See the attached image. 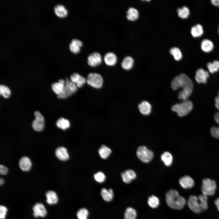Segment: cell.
Here are the masks:
<instances>
[{"label": "cell", "instance_id": "f6af8a7d", "mask_svg": "<svg viewBox=\"0 0 219 219\" xmlns=\"http://www.w3.org/2000/svg\"><path fill=\"white\" fill-rule=\"evenodd\" d=\"M215 107L219 111V91L218 92V96L215 98Z\"/></svg>", "mask_w": 219, "mask_h": 219}, {"label": "cell", "instance_id": "d590c367", "mask_svg": "<svg viewBox=\"0 0 219 219\" xmlns=\"http://www.w3.org/2000/svg\"><path fill=\"white\" fill-rule=\"evenodd\" d=\"M178 16L182 19L187 18L189 14V11L188 8L184 6L177 9Z\"/></svg>", "mask_w": 219, "mask_h": 219}, {"label": "cell", "instance_id": "8992f818", "mask_svg": "<svg viewBox=\"0 0 219 219\" xmlns=\"http://www.w3.org/2000/svg\"><path fill=\"white\" fill-rule=\"evenodd\" d=\"M137 155L138 158L142 162L148 163L153 158V152L148 149L146 147L141 146L139 147L137 151Z\"/></svg>", "mask_w": 219, "mask_h": 219}, {"label": "cell", "instance_id": "2e32d148", "mask_svg": "<svg viewBox=\"0 0 219 219\" xmlns=\"http://www.w3.org/2000/svg\"><path fill=\"white\" fill-rule=\"evenodd\" d=\"M104 61L107 65L112 66L115 65L117 61V57L116 54L112 52L106 53L104 56Z\"/></svg>", "mask_w": 219, "mask_h": 219}, {"label": "cell", "instance_id": "9c48e42d", "mask_svg": "<svg viewBox=\"0 0 219 219\" xmlns=\"http://www.w3.org/2000/svg\"><path fill=\"white\" fill-rule=\"evenodd\" d=\"M188 205L189 208L194 212L198 214L202 210L198 198L194 195H191L188 201Z\"/></svg>", "mask_w": 219, "mask_h": 219}, {"label": "cell", "instance_id": "4dcf8cb0", "mask_svg": "<svg viewBox=\"0 0 219 219\" xmlns=\"http://www.w3.org/2000/svg\"><path fill=\"white\" fill-rule=\"evenodd\" d=\"M193 89L187 88L182 89L178 93V98L183 101L187 100L188 98L191 94Z\"/></svg>", "mask_w": 219, "mask_h": 219}, {"label": "cell", "instance_id": "8d00e7d4", "mask_svg": "<svg viewBox=\"0 0 219 219\" xmlns=\"http://www.w3.org/2000/svg\"><path fill=\"white\" fill-rule=\"evenodd\" d=\"M170 52L176 61H179L182 59V54L180 50L178 48L176 47L172 48L170 49Z\"/></svg>", "mask_w": 219, "mask_h": 219}, {"label": "cell", "instance_id": "8fae6325", "mask_svg": "<svg viewBox=\"0 0 219 219\" xmlns=\"http://www.w3.org/2000/svg\"><path fill=\"white\" fill-rule=\"evenodd\" d=\"M33 214L36 218L44 217L47 215V211L44 205L41 203H35L33 207Z\"/></svg>", "mask_w": 219, "mask_h": 219}, {"label": "cell", "instance_id": "74e56055", "mask_svg": "<svg viewBox=\"0 0 219 219\" xmlns=\"http://www.w3.org/2000/svg\"><path fill=\"white\" fill-rule=\"evenodd\" d=\"M148 203L151 207L152 208H156L159 205V200L157 197L152 195L148 198Z\"/></svg>", "mask_w": 219, "mask_h": 219}, {"label": "cell", "instance_id": "603a6c76", "mask_svg": "<svg viewBox=\"0 0 219 219\" xmlns=\"http://www.w3.org/2000/svg\"><path fill=\"white\" fill-rule=\"evenodd\" d=\"M65 85V81L63 79L59 80L57 82L53 83L52 88L54 92L57 95L62 92Z\"/></svg>", "mask_w": 219, "mask_h": 219}, {"label": "cell", "instance_id": "1f68e13d", "mask_svg": "<svg viewBox=\"0 0 219 219\" xmlns=\"http://www.w3.org/2000/svg\"><path fill=\"white\" fill-rule=\"evenodd\" d=\"M56 125L59 128L65 130L70 127V123L67 119L63 118H60L57 121Z\"/></svg>", "mask_w": 219, "mask_h": 219}, {"label": "cell", "instance_id": "3957f363", "mask_svg": "<svg viewBox=\"0 0 219 219\" xmlns=\"http://www.w3.org/2000/svg\"><path fill=\"white\" fill-rule=\"evenodd\" d=\"M193 104L191 101L188 100L183 101L181 103L173 105L172 110L176 112L179 116H184L188 114L192 110Z\"/></svg>", "mask_w": 219, "mask_h": 219}, {"label": "cell", "instance_id": "681fc988", "mask_svg": "<svg viewBox=\"0 0 219 219\" xmlns=\"http://www.w3.org/2000/svg\"><path fill=\"white\" fill-rule=\"evenodd\" d=\"M4 182V180L2 179L1 178L0 179V185H2L3 184V183Z\"/></svg>", "mask_w": 219, "mask_h": 219}, {"label": "cell", "instance_id": "83f0119b", "mask_svg": "<svg viewBox=\"0 0 219 219\" xmlns=\"http://www.w3.org/2000/svg\"><path fill=\"white\" fill-rule=\"evenodd\" d=\"M139 13L136 9L132 8H130L127 12V18L128 19L131 21L136 20L138 18Z\"/></svg>", "mask_w": 219, "mask_h": 219}, {"label": "cell", "instance_id": "7c38bea8", "mask_svg": "<svg viewBox=\"0 0 219 219\" xmlns=\"http://www.w3.org/2000/svg\"><path fill=\"white\" fill-rule=\"evenodd\" d=\"M209 76V73L207 71L200 68L196 71L195 79L196 82L199 83H205L207 82Z\"/></svg>", "mask_w": 219, "mask_h": 219}, {"label": "cell", "instance_id": "5bb4252c", "mask_svg": "<svg viewBox=\"0 0 219 219\" xmlns=\"http://www.w3.org/2000/svg\"><path fill=\"white\" fill-rule=\"evenodd\" d=\"M181 186L185 189H189L194 185V182L193 179L188 176H185L182 177L179 180Z\"/></svg>", "mask_w": 219, "mask_h": 219}, {"label": "cell", "instance_id": "f1b7e54d", "mask_svg": "<svg viewBox=\"0 0 219 219\" xmlns=\"http://www.w3.org/2000/svg\"><path fill=\"white\" fill-rule=\"evenodd\" d=\"M111 152L110 149L105 145L102 146L98 150L100 156L104 159L107 158L110 155Z\"/></svg>", "mask_w": 219, "mask_h": 219}, {"label": "cell", "instance_id": "4316f807", "mask_svg": "<svg viewBox=\"0 0 219 219\" xmlns=\"http://www.w3.org/2000/svg\"><path fill=\"white\" fill-rule=\"evenodd\" d=\"M203 27L200 24H197L193 26L191 29V34L195 37H200L203 35Z\"/></svg>", "mask_w": 219, "mask_h": 219}, {"label": "cell", "instance_id": "4fadbf2b", "mask_svg": "<svg viewBox=\"0 0 219 219\" xmlns=\"http://www.w3.org/2000/svg\"><path fill=\"white\" fill-rule=\"evenodd\" d=\"M70 80L78 87L81 88L86 82V79L78 73H75L70 76Z\"/></svg>", "mask_w": 219, "mask_h": 219}, {"label": "cell", "instance_id": "9a60e30c", "mask_svg": "<svg viewBox=\"0 0 219 219\" xmlns=\"http://www.w3.org/2000/svg\"><path fill=\"white\" fill-rule=\"evenodd\" d=\"M121 177L123 182L127 184L130 183L132 180L136 177L135 172L131 169L125 170L121 173Z\"/></svg>", "mask_w": 219, "mask_h": 219}, {"label": "cell", "instance_id": "30bf717a", "mask_svg": "<svg viewBox=\"0 0 219 219\" xmlns=\"http://www.w3.org/2000/svg\"><path fill=\"white\" fill-rule=\"evenodd\" d=\"M102 62V57L101 54L97 52L90 53L87 57L88 64L92 67H95L99 65Z\"/></svg>", "mask_w": 219, "mask_h": 219}, {"label": "cell", "instance_id": "7bdbcfd3", "mask_svg": "<svg viewBox=\"0 0 219 219\" xmlns=\"http://www.w3.org/2000/svg\"><path fill=\"white\" fill-rule=\"evenodd\" d=\"M211 135L214 137L219 138V127H213L210 129Z\"/></svg>", "mask_w": 219, "mask_h": 219}, {"label": "cell", "instance_id": "ba28073f", "mask_svg": "<svg viewBox=\"0 0 219 219\" xmlns=\"http://www.w3.org/2000/svg\"><path fill=\"white\" fill-rule=\"evenodd\" d=\"M35 118L32 123L33 129L37 131L42 130L44 126V119L41 114L38 111L34 112Z\"/></svg>", "mask_w": 219, "mask_h": 219}, {"label": "cell", "instance_id": "d4e9b609", "mask_svg": "<svg viewBox=\"0 0 219 219\" xmlns=\"http://www.w3.org/2000/svg\"><path fill=\"white\" fill-rule=\"evenodd\" d=\"M214 46L212 42L209 40H203L201 43L202 50L205 52H209L213 49Z\"/></svg>", "mask_w": 219, "mask_h": 219}, {"label": "cell", "instance_id": "44dd1931", "mask_svg": "<svg viewBox=\"0 0 219 219\" xmlns=\"http://www.w3.org/2000/svg\"><path fill=\"white\" fill-rule=\"evenodd\" d=\"M138 108L141 113L144 115H147L150 114L151 106L149 103L144 101L139 104Z\"/></svg>", "mask_w": 219, "mask_h": 219}, {"label": "cell", "instance_id": "ab89813d", "mask_svg": "<svg viewBox=\"0 0 219 219\" xmlns=\"http://www.w3.org/2000/svg\"><path fill=\"white\" fill-rule=\"evenodd\" d=\"M0 93L5 98H8L11 94L10 89L7 86L4 85H0Z\"/></svg>", "mask_w": 219, "mask_h": 219}, {"label": "cell", "instance_id": "c3c4849f", "mask_svg": "<svg viewBox=\"0 0 219 219\" xmlns=\"http://www.w3.org/2000/svg\"><path fill=\"white\" fill-rule=\"evenodd\" d=\"M214 203L215 204L218 210L219 211V198L215 200Z\"/></svg>", "mask_w": 219, "mask_h": 219}, {"label": "cell", "instance_id": "f907efd6", "mask_svg": "<svg viewBox=\"0 0 219 219\" xmlns=\"http://www.w3.org/2000/svg\"><path fill=\"white\" fill-rule=\"evenodd\" d=\"M218 32L219 34V26L218 27Z\"/></svg>", "mask_w": 219, "mask_h": 219}, {"label": "cell", "instance_id": "bcb514c9", "mask_svg": "<svg viewBox=\"0 0 219 219\" xmlns=\"http://www.w3.org/2000/svg\"><path fill=\"white\" fill-rule=\"evenodd\" d=\"M214 118L215 121L219 125V113H215Z\"/></svg>", "mask_w": 219, "mask_h": 219}, {"label": "cell", "instance_id": "d6986e66", "mask_svg": "<svg viewBox=\"0 0 219 219\" xmlns=\"http://www.w3.org/2000/svg\"><path fill=\"white\" fill-rule=\"evenodd\" d=\"M55 155L57 158L62 161H66L69 158L67 149L64 147H59L56 150Z\"/></svg>", "mask_w": 219, "mask_h": 219}, {"label": "cell", "instance_id": "ffe728a7", "mask_svg": "<svg viewBox=\"0 0 219 219\" xmlns=\"http://www.w3.org/2000/svg\"><path fill=\"white\" fill-rule=\"evenodd\" d=\"M19 165L21 169L24 171H28L31 169L32 164L30 158L27 157H22L19 161Z\"/></svg>", "mask_w": 219, "mask_h": 219}, {"label": "cell", "instance_id": "5b68a950", "mask_svg": "<svg viewBox=\"0 0 219 219\" xmlns=\"http://www.w3.org/2000/svg\"><path fill=\"white\" fill-rule=\"evenodd\" d=\"M77 89V86L68 78H66L64 89L61 93L57 95V97L60 99L67 98L76 92Z\"/></svg>", "mask_w": 219, "mask_h": 219}, {"label": "cell", "instance_id": "7dc6e473", "mask_svg": "<svg viewBox=\"0 0 219 219\" xmlns=\"http://www.w3.org/2000/svg\"><path fill=\"white\" fill-rule=\"evenodd\" d=\"M211 2L214 5L217 6H219V0H211Z\"/></svg>", "mask_w": 219, "mask_h": 219}, {"label": "cell", "instance_id": "277c9868", "mask_svg": "<svg viewBox=\"0 0 219 219\" xmlns=\"http://www.w3.org/2000/svg\"><path fill=\"white\" fill-rule=\"evenodd\" d=\"M216 188L214 180L209 178L203 180L202 191L203 194L207 196H213L215 194Z\"/></svg>", "mask_w": 219, "mask_h": 219}, {"label": "cell", "instance_id": "f546056e", "mask_svg": "<svg viewBox=\"0 0 219 219\" xmlns=\"http://www.w3.org/2000/svg\"><path fill=\"white\" fill-rule=\"evenodd\" d=\"M161 160L165 165L169 166L172 164L173 157L170 153L165 152L161 155Z\"/></svg>", "mask_w": 219, "mask_h": 219}, {"label": "cell", "instance_id": "ee69618b", "mask_svg": "<svg viewBox=\"0 0 219 219\" xmlns=\"http://www.w3.org/2000/svg\"><path fill=\"white\" fill-rule=\"evenodd\" d=\"M8 171L7 168L5 166L1 165H0V173L2 175H5L6 174Z\"/></svg>", "mask_w": 219, "mask_h": 219}, {"label": "cell", "instance_id": "52a82bcc", "mask_svg": "<svg viewBox=\"0 0 219 219\" xmlns=\"http://www.w3.org/2000/svg\"><path fill=\"white\" fill-rule=\"evenodd\" d=\"M86 82L89 85L92 87L99 89L102 86L103 80L100 74L96 73H90L88 76Z\"/></svg>", "mask_w": 219, "mask_h": 219}, {"label": "cell", "instance_id": "cb8c5ba5", "mask_svg": "<svg viewBox=\"0 0 219 219\" xmlns=\"http://www.w3.org/2000/svg\"><path fill=\"white\" fill-rule=\"evenodd\" d=\"M54 11L55 14L60 17H64L68 14V11L65 6L62 5L58 4L54 8Z\"/></svg>", "mask_w": 219, "mask_h": 219}, {"label": "cell", "instance_id": "484cf974", "mask_svg": "<svg viewBox=\"0 0 219 219\" xmlns=\"http://www.w3.org/2000/svg\"><path fill=\"white\" fill-rule=\"evenodd\" d=\"M134 63L133 59L130 56H127L123 59L121 63V66L124 69L128 70L132 68Z\"/></svg>", "mask_w": 219, "mask_h": 219}, {"label": "cell", "instance_id": "ac0fdd59", "mask_svg": "<svg viewBox=\"0 0 219 219\" xmlns=\"http://www.w3.org/2000/svg\"><path fill=\"white\" fill-rule=\"evenodd\" d=\"M46 202L49 205L56 204L58 202V198L56 193L53 190H49L45 194Z\"/></svg>", "mask_w": 219, "mask_h": 219}, {"label": "cell", "instance_id": "d6a6232c", "mask_svg": "<svg viewBox=\"0 0 219 219\" xmlns=\"http://www.w3.org/2000/svg\"><path fill=\"white\" fill-rule=\"evenodd\" d=\"M137 212L134 208L129 207L126 209L124 214V219H136Z\"/></svg>", "mask_w": 219, "mask_h": 219}, {"label": "cell", "instance_id": "e575fe53", "mask_svg": "<svg viewBox=\"0 0 219 219\" xmlns=\"http://www.w3.org/2000/svg\"><path fill=\"white\" fill-rule=\"evenodd\" d=\"M200 207L202 210H204L207 209V196L202 194L198 197Z\"/></svg>", "mask_w": 219, "mask_h": 219}, {"label": "cell", "instance_id": "60d3db41", "mask_svg": "<svg viewBox=\"0 0 219 219\" xmlns=\"http://www.w3.org/2000/svg\"><path fill=\"white\" fill-rule=\"evenodd\" d=\"M95 180L98 182L101 183L104 182L106 179L105 174L101 172H98L95 174L94 176Z\"/></svg>", "mask_w": 219, "mask_h": 219}, {"label": "cell", "instance_id": "b9f144b4", "mask_svg": "<svg viewBox=\"0 0 219 219\" xmlns=\"http://www.w3.org/2000/svg\"><path fill=\"white\" fill-rule=\"evenodd\" d=\"M8 212V209L3 205L0 206V219H5Z\"/></svg>", "mask_w": 219, "mask_h": 219}, {"label": "cell", "instance_id": "6da1fadb", "mask_svg": "<svg viewBox=\"0 0 219 219\" xmlns=\"http://www.w3.org/2000/svg\"><path fill=\"white\" fill-rule=\"evenodd\" d=\"M165 200L167 204L170 207L176 209H182L186 203L184 198L174 189L170 190L167 193Z\"/></svg>", "mask_w": 219, "mask_h": 219}, {"label": "cell", "instance_id": "7402d4cb", "mask_svg": "<svg viewBox=\"0 0 219 219\" xmlns=\"http://www.w3.org/2000/svg\"><path fill=\"white\" fill-rule=\"evenodd\" d=\"M100 193L103 199L106 202L111 201L114 196L113 191L110 189H107L103 188L101 189Z\"/></svg>", "mask_w": 219, "mask_h": 219}, {"label": "cell", "instance_id": "836d02e7", "mask_svg": "<svg viewBox=\"0 0 219 219\" xmlns=\"http://www.w3.org/2000/svg\"><path fill=\"white\" fill-rule=\"evenodd\" d=\"M207 67L210 73H213L216 72L219 69V61H214L212 62H208Z\"/></svg>", "mask_w": 219, "mask_h": 219}, {"label": "cell", "instance_id": "f35d334b", "mask_svg": "<svg viewBox=\"0 0 219 219\" xmlns=\"http://www.w3.org/2000/svg\"><path fill=\"white\" fill-rule=\"evenodd\" d=\"M88 215V211L85 208L80 209L77 213L78 219H87Z\"/></svg>", "mask_w": 219, "mask_h": 219}, {"label": "cell", "instance_id": "e0dca14e", "mask_svg": "<svg viewBox=\"0 0 219 219\" xmlns=\"http://www.w3.org/2000/svg\"><path fill=\"white\" fill-rule=\"evenodd\" d=\"M82 42L77 39H73L71 40L69 45L70 51L74 54H78L80 50V48L82 46Z\"/></svg>", "mask_w": 219, "mask_h": 219}, {"label": "cell", "instance_id": "7a4b0ae2", "mask_svg": "<svg viewBox=\"0 0 219 219\" xmlns=\"http://www.w3.org/2000/svg\"><path fill=\"white\" fill-rule=\"evenodd\" d=\"M171 87L174 90L179 88L184 89L193 88V84L190 78L184 74H181L176 77L171 82Z\"/></svg>", "mask_w": 219, "mask_h": 219}]
</instances>
